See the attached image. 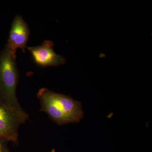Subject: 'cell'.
<instances>
[{
  "label": "cell",
  "instance_id": "3",
  "mask_svg": "<svg viewBox=\"0 0 152 152\" xmlns=\"http://www.w3.org/2000/svg\"><path fill=\"white\" fill-rule=\"evenodd\" d=\"M53 42L50 40L44 41L37 46L27 47L34 62L41 67L58 66L65 64V59L54 51Z\"/></svg>",
  "mask_w": 152,
  "mask_h": 152
},
{
  "label": "cell",
  "instance_id": "1",
  "mask_svg": "<svg viewBox=\"0 0 152 152\" xmlns=\"http://www.w3.org/2000/svg\"><path fill=\"white\" fill-rule=\"evenodd\" d=\"M19 80L16 53L6 46L0 53V99L23 124L27 121L29 115L22 108L17 98Z\"/></svg>",
  "mask_w": 152,
  "mask_h": 152
},
{
  "label": "cell",
  "instance_id": "6",
  "mask_svg": "<svg viewBox=\"0 0 152 152\" xmlns=\"http://www.w3.org/2000/svg\"><path fill=\"white\" fill-rule=\"evenodd\" d=\"M8 141L0 137V152H10L7 146Z\"/></svg>",
  "mask_w": 152,
  "mask_h": 152
},
{
  "label": "cell",
  "instance_id": "2",
  "mask_svg": "<svg viewBox=\"0 0 152 152\" xmlns=\"http://www.w3.org/2000/svg\"><path fill=\"white\" fill-rule=\"evenodd\" d=\"M40 111L45 112L58 125L79 122L83 117L81 103L70 96L55 92L46 88L38 91Z\"/></svg>",
  "mask_w": 152,
  "mask_h": 152
},
{
  "label": "cell",
  "instance_id": "4",
  "mask_svg": "<svg viewBox=\"0 0 152 152\" xmlns=\"http://www.w3.org/2000/svg\"><path fill=\"white\" fill-rule=\"evenodd\" d=\"M30 31L27 23L22 16L17 15L12 23L7 46L16 53L17 49H21L24 53L27 48Z\"/></svg>",
  "mask_w": 152,
  "mask_h": 152
},
{
  "label": "cell",
  "instance_id": "7",
  "mask_svg": "<svg viewBox=\"0 0 152 152\" xmlns=\"http://www.w3.org/2000/svg\"><path fill=\"white\" fill-rule=\"evenodd\" d=\"M51 152H56V151H55V149H53L52 150V151H51Z\"/></svg>",
  "mask_w": 152,
  "mask_h": 152
},
{
  "label": "cell",
  "instance_id": "5",
  "mask_svg": "<svg viewBox=\"0 0 152 152\" xmlns=\"http://www.w3.org/2000/svg\"><path fill=\"white\" fill-rule=\"evenodd\" d=\"M20 124L18 118L0 99V137L18 143Z\"/></svg>",
  "mask_w": 152,
  "mask_h": 152
}]
</instances>
